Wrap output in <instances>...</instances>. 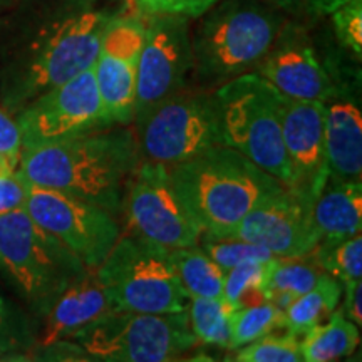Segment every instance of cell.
<instances>
[{"mask_svg":"<svg viewBox=\"0 0 362 362\" xmlns=\"http://www.w3.org/2000/svg\"><path fill=\"white\" fill-rule=\"evenodd\" d=\"M131 0H7L0 11V104L16 116L93 66L107 24Z\"/></svg>","mask_w":362,"mask_h":362,"instance_id":"cell-1","label":"cell"},{"mask_svg":"<svg viewBox=\"0 0 362 362\" xmlns=\"http://www.w3.org/2000/svg\"><path fill=\"white\" fill-rule=\"evenodd\" d=\"M139 163L136 131L115 124L64 141L22 149L17 168L35 187L57 189L119 214Z\"/></svg>","mask_w":362,"mask_h":362,"instance_id":"cell-2","label":"cell"},{"mask_svg":"<svg viewBox=\"0 0 362 362\" xmlns=\"http://www.w3.org/2000/svg\"><path fill=\"white\" fill-rule=\"evenodd\" d=\"M168 170L202 232L215 235L233 233L253 208L285 187L248 158L221 144Z\"/></svg>","mask_w":362,"mask_h":362,"instance_id":"cell-3","label":"cell"},{"mask_svg":"<svg viewBox=\"0 0 362 362\" xmlns=\"http://www.w3.org/2000/svg\"><path fill=\"white\" fill-rule=\"evenodd\" d=\"M198 19L189 30L192 74L208 86L255 69L287 22L265 0H218Z\"/></svg>","mask_w":362,"mask_h":362,"instance_id":"cell-4","label":"cell"},{"mask_svg":"<svg viewBox=\"0 0 362 362\" xmlns=\"http://www.w3.org/2000/svg\"><path fill=\"white\" fill-rule=\"evenodd\" d=\"M84 269L83 262L24 208L0 214V275L35 319L47 314Z\"/></svg>","mask_w":362,"mask_h":362,"instance_id":"cell-5","label":"cell"},{"mask_svg":"<svg viewBox=\"0 0 362 362\" xmlns=\"http://www.w3.org/2000/svg\"><path fill=\"white\" fill-rule=\"evenodd\" d=\"M214 99L221 144L291 187L292 170L282 141V94L252 71L220 84Z\"/></svg>","mask_w":362,"mask_h":362,"instance_id":"cell-6","label":"cell"},{"mask_svg":"<svg viewBox=\"0 0 362 362\" xmlns=\"http://www.w3.org/2000/svg\"><path fill=\"white\" fill-rule=\"evenodd\" d=\"M112 310L175 314L188 309L170 250L131 232L117 238L98 267Z\"/></svg>","mask_w":362,"mask_h":362,"instance_id":"cell-7","label":"cell"},{"mask_svg":"<svg viewBox=\"0 0 362 362\" xmlns=\"http://www.w3.org/2000/svg\"><path fill=\"white\" fill-rule=\"evenodd\" d=\"M71 341L78 344L88 359L106 362L175 361L198 342L187 310L175 314L107 310Z\"/></svg>","mask_w":362,"mask_h":362,"instance_id":"cell-8","label":"cell"},{"mask_svg":"<svg viewBox=\"0 0 362 362\" xmlns=\"http://www.w3.org/2000/svg\"><path fill=\"white\" fill-rule=\"evenodd\" d=\"M134 126L141 160L166 168L221 144L214 93L180 90Z\"/></svg>","mask_w":362,"mask_h":362,"instance_id":"cell-9","label":"cell"},{"mask_svg":"<svg viewBox=\"0 0 362 362\" xmlns=\"http://www.w3.org/2000/svg\"><path fill=\"white\" fill-rule=\"evenodd\" d=\"M22 149L64 141L115 126L104 111L93 66L54 86L16 115Z\"/></svg>","mask_w":362,"mask_h":362,"instance_id":"cell-10","label":"cell"},{"mask_svg":"<svg viewBox=\"0 0 362 362\" xmlns=\"http://www.w3.org/2000/svg\"><path fill=\"white\" fill-rule=\"evenodd\" d=\"M24 210L88 269H98L123 233L116 214L106 208L33 183Z\"/></svg>","mask_w":362,"mask_h":362,"instance_id":"cell-11","label":"cell"},{"mask_svg":"<svg viewBox=\"0 0 362 362\" xmlns=\"http://www.w3.org/2000/svg\"><path fill=\"white\" fill-rule=\"evenodd\" d=\"M192 74L188 19L176 13H144V37L136 78L134 124L185 89Z\"/></svg>","mask_w":362,"mask_h":362,"instance_id":"cell-12","label":"cell"},{"mask_svg":"<svg viewBox=\"0 0 362 362\" xmlns=\"http://www.w3.org/2000/svg\"><path fill=\"white\" fill-rule=\"evenodd\" d=\"M123 208L131 232L166 250L198 243L202 228L176 192L165 165L141 160L129 180Z\"/></svg>","mask_w":362,"mask_h":362,"instance_id":"cell-13","label":"cell"},{"mask_svg":"<svg viewBox=\"0 0 362 362\" xmlns=\"http://www.w3.org/2000/svg\"><path fill=\"white\" fill-rule=\"evenodd\" d=\"M144 37V13L124 12L104 29L93 72L104 111L112 124L134 121L136 78Z\"/></svg>","mask_w":362,"mask_h":362,"instance_id":"cell-14","label":"cell"},{"mask_svg":"<svg viewBox=\"0 0 362 362\" xmlns=\"http://www.w3.org/2000/svg\"><path fill=\"white\" fill-rule=\"evenodd\" d=\"M315 198L284 187L260 202L233 233L264 247L275 257H300L319 245L314 223Z\"/></svg>","mask_w":362,"mask_h":362,"instance_id":"cell-15","label":"cell"},{"mask_svg":"<svg viewBox=\"0 0 362 362\" xmlns=\"http://www.w3.org/2000/svg\"><path fill=\"white\" fill-rule=\"evenodd\" d=\"M253 72L291 99L325 103L337 93V86L317 57L314 45L292 22H285L277 40Z\"/></svg>","mask_w":362,"mask_h":362,"instance_id":"cell-16","label":"cell"},{"mask_svg":"<svg viewBox=\"0 0 362 362\" xmlns=\"http://www.w3.org/2000/svg\"><path fill=\"white\" fill-rule=\"evenodd\" d=\"M282 141L292 170L288 188L319 197L329 180L325 158V103L282 99Z\"/></svg>","mask_w":362,"mask_h":362,"instance_id":"cell-17","label":"cell"},{"mask_svg":"<svg viewBox=\"0 0 362 362\" xmlns=\"http://www.w3.org/2000/svg\"><path fill=\"white\" fill-rule=\"evenodd\" d=\"M111 309L98 269L86 267L83 274L67 285V288L42 319V327L37 330V346L47 347L61 341H71L81 329L96 320L99 315Z\"/></svg>","mask_w":362,"mask_h":362,"instance_id":"cell-18","label":"cell"},{"mask_svg":"<svg viewBox=\"0 0 362 362\" xmlns=\"http://www.w3.org/2000/svg\"><path fill=\"white\" fill-rule=\"evenodd\" d=\"M325 158L327 181L356 183L362 180V112L359 103L339 88L325 101Z\"/></svg>","mask_w":362,"mask_h":362,"instance_id":"cell-19","label":"cell"},{"mask_svg":"<svg viewBox=\"0 0 362 362\" xmlns=\"http://www.w3.org/2000/svg\"><path fill=\"white\" fill-rule=\"evenodd\" d=\"M314 223L320 242H337L361 233L362 181H327L314 203Z\"/></svg>","mask_w":362,"mask_h":362,"instance_id":"cell-20","label":"cell"},{"mask_svg":"<svg viewBox=\"0 0 362 362\" xmlns=\"http://www.w3.org/2000/svg\"><path fill=\"white\" fill-rule=\"evenodd\" d=\"M359 341V327L341 309H336L327 320L317 324L300 337L302 356L305 362L344 359L356 351Z\"/></svg>","mask_w":362,"mask_h":362,"instance_id":"cell-21","label":"cell"},{"mask_svg":"<svg viewBox=\"0 0 362 362\" xmlns=\"http://www.w3.org/2000/svg\"><path fill=\"white\" fill-rule=\"evenodd\" d=\"M342 298V284L324 274L310 291L298 296L284 309L285 330L302 337L307 330L327 320Z\"/></svg>","mask_w":362,"mask_h":362,"instance_id":"cell-22","label":"cell"},{"mask_svg":"<svg viewBox=\"0 0 362 362\" xmlns=\"http://www.w3.org/2000/svg\"><path fill=\"white\" fill-rule=\"evenodd\" d=\"M324 274L314 250L300 257H279L265 287V298L284 310L293 298L310 291Z\"/></svg>","mask_w":362,"mask_h":362,"instance_id":"cell-23","label":"cell"},{"mask_svg":"<svg viewBox=\"0 0 362 362\" xmlns=\"http://www.w3.org/2000/svg\"><path fill=\"white\" fill-rule=\"evenodd\" d=\"M176 275L188 297L223 298L225 272L198 245L170 250Z\"/></svg>","mask_w":362,"mask_h":362,"instance_id":"cell-24","label":"cell"},{"mask_svg":"<svg viewBox=\"0 0 362 362\" xmlns=\"http://www.w3.org/2000/svg\"><path fill=\"white\" fill-rule=\"evenodd\" d=\"M233 312L235 309L225 298L189 297L187 314L197 341L230 349Z\"/></svg>","mask_w":362,"mask_h":362,"instance_id":"cell-25","label":"cell"},{"mask_svg":"<svg viewBox=\"0 0 362 362\" xmlns=\"http://www.w3.org/2000/svg\"><path fill=\"white\" fill-rule=\"evenodd\" d=\"M279 257L269 260H253L225 272L223 298L235 310L265 302V287L277 265Z\"/></svg>","mask_w":362,"mask_h":362,"instance_id":"cell-26","label":"cell"},{"mask_svg":"<svg viewBox=\"0 0 362 362\" xmlns=\"http://www.w3.org/2000/svg\"><path fill=\"white\" fill-rule=\"evenodd\" d=\"M285 330L284 310L265 300L237 309L232 315V339L230 351L240 349L247 344L259 341L275 330Z\"/></svg>","mask_w":362,"mask_h":362,"instance_id":"cell-27","label":"cell"},{"mask_svg":"<svg viewBox=\"0 0 362 362\" xmlns=\"http://www.w3.org/2000/svg\"><path fill=\"white\" fill-rule=\"evenodd\" d=\"M37 346V329L29 315L0 293V352L11 361H27Z\"/></svg>","mask_w":362,"mask_h":362,"instance_id":"cell-28","label":"cell"},{"mask_svg":"<svg viewBox=\"0 0 362 362\" xmlns=\"http://www.w3.org/2000/svg\"><path fill=\"white\" fill-rule=\"evenodd\" d=\"M198 247L215 262L223 272L233 267L253 260H269L275 255L267 248L237 237V235H215L202 232L198 237Z\"/></svg>","mask_w":362,"mask_h":362,"instance_id":"cell-29","label":"cell"},{"mask_svg":"<svg viewBox=\"0 0 362 362\" xmlns=\"http://www.w3.org/2000/svg\"><path fill=\"white\" fill-rule=\"evenodd\" d=\"M315 259L325 274L339 282L362 279V237L361 233L337 242H319L314 248Z\"/></svg>","mask_w":362,"mask_h":362,"instance_id":"cell-30","label":"cell"},{"mask_svg":"<svg viewBox=\"0 0 362 362\" xmlns=\"http://www.w3.org/2000/svg\"><path fill=\"white\" fill-rule=\"evenodd\" d=\"M235 361L238 362H302L300 337L292 332L267 334L259 341L237 349Z\"/></svg>","mask_w":362,"mask_h":362,"instance_id":"cell-31","label":"cell"},{"mask_svg":"<svg viewBox=\"0 0 362 362\" xmlns=\"http://www.w3.org/2000/svg\"><path fill=\"white\" fill-rule=\"evenodd\" d=\"M327 16L332 22L334 34L346 51L357 61L362 56V0H339Z\"/></svg>","mask_w":362,"mask_h":362,"instance_id":"cell-32","label":"cell"},{"mask_svg":"<svg viewBox=\"0 0 362 362\" xmlns=\"http://www.w3.org/2000/svg\"><path fill=\"white\" fill-rule=\"evenodd\" d=\"M29 192V180L21 173L19 168L0 176V214L24 208Z\"/></svg>","mask_w":362,"mask_h":362,"instance_id":"cell-33","label":"cell"},{"mask_svg":"<svg viewBox=\"0 0 362 362\" xmlns=\"http://www.w3.org/2000/svg\"><path fill=\"white\" fill-rule=\"evenodd\" d=\"M22 153V136L16 116L11 115L0 104V158L7 160L12 166H19Z\"/></svg>","mask_w":362,"mask_h":362,"instance_id":"cell-34","label":"cell"},{"mask_svg":"<svg viewBox=\"0 0 362 362\" xmlns=\"http://www.w3.org/2000/svg\"><path fill=\"white\" fill-rule=\"evenodd\" d=\"M265 2L297 17H320L327 16L339 0H265Z\"/></svg>","mask_w":362,"mask_h":362,"instance_id":"cell-35","label":"cell"},{"mask_svg":"<svg viewBox=\"0 0 362 362\" xmlns=\"http://www.w3.org/2000/svg\"><path fill=\"white\" fill-rule=\"evenodd\" d=\"M344 287V300H342V314L354 322L357 327L361 329L362 325V284L359 280H347V282H342Z\"/></svg>","mask_w":362,"mask_h":362,"instance_id":"cell-36","label":"cell"},{"mask_svg":"<svg viewBox=\"0 0 362 362\" xmlns=\"http://www.w3.org/2000/svg\"><path fill=\"white\" fill-rule=\"evenodd\" d=\"M215 2L218 0H165L161 12L176 13V16L187 17V19H198Z\"/></svg>","mask_w":362,"mask_h":362,"instance_id":"cell-37","label":"cell"},{"mask_svg":"<svg viewBox=\"0 0 362 362\" xmlns=\"http://www.w3.org/2000/svg\"><path fill=\"white\" fill-rule=\"evenodd\" d=\"M133 4L143 13H160L165 6V0H133Z\"/></svg>","mask_w":362,"mask_h":362,"instance_id":"cell-38","label":"cell"},{"mask_svg":"<svg viewBox=\"0 0 362 362\" xmlns=\"http://www.w3.org/2000/svg\"><path fill=\"white\" fill-rule=\"evenodd\" d=\"M16 170V166H12L11 163H8L7 160H4V158H0V176L8 173V171H13Z\"/></svg>","mask_w":362,"mask_h":362,"instance_id":"cell-39","label":"cell"},{"mask_svg":"<svg viewBox=\"0 0 362 362\" xmlns=\"http://www.w3.org/2000/svg\"><path fill=\"white\" fill-rule=\"evenodd\" d=\"M0 361H11V359H8V356L2 354V352H0Z\"/></svg>","mask_w":362,"mask_h":362,"instance_id":"cell-40","label":"cell"},{"mask_svg":"<svg viewBox=\"0 0 362 362\" xmlns=\"http://www.w3.org/2000/svg\"><path fill=\"white\" fill-rule=\"evenodd\" d=\"M6 2H7V0H0V11H2V7L6 6Z\"/></svg>","mask_w":362,"mask_h":362,"instance_id":"cell-41","label":"cell"},{"mask_svg":"<svg viewBox=\"0 0 362 362\" xmlns=\"http://www.w3.org/2000/svg\"><path fill=\"white\" fill-rule=\"evenodd\" d=\"M131 2H133V0H131Z\"/></svg>","mask_w":362,"mask_h":362,"instance_id":"cell-42","label":"cell"}]
</instances>
